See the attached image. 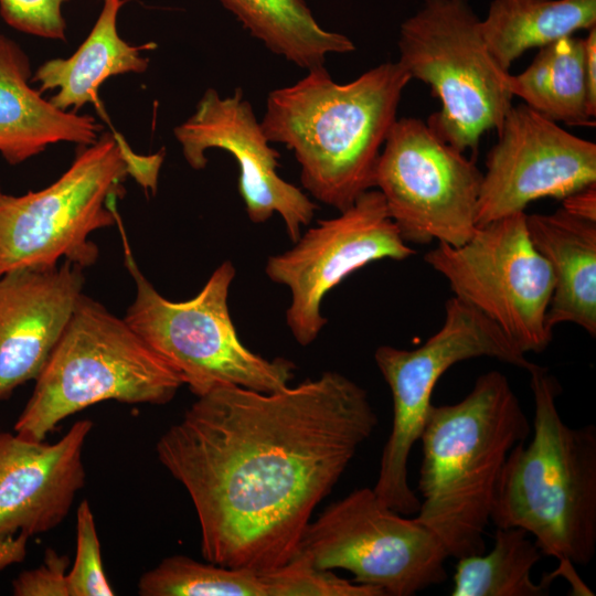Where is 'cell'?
<instances>
[{"instance_id": "cell-19", "label": "cell", "mask_w": 596, "mask_h": 596, "mask_svg": "<svg viewBox=\"0 0 596 596\" xmlns=\"http://www.w3.org/2000/svg\"><path fill=\"white\" fill-rule=\"evenodd\" d=\"M526 226L554 277L547 328L553 331L562 322H572L595 337L596 222L561 207L552 214H526Z\"/></svg>"}, {"instance_id": "cell-7", "label": "cell", "mask_w": 596, "mask_h": 596, "mask_svg": "<svg viewBox=\"0 0 596 596\" xmlns=\"http://www.w3.org/2000/svg\"><path fill=\"white\" fill-rule=\"evenodd\" d=\"M126 140L103 131L78 146L71 166L39 191L11 195L0 187V276L21 269H47L61 259L82 268L94 265L99 249L92 233L117 223L116 202L129 175Z\"/></svg>"}, {"instance_id": "cell-28", "label": "cell", "mask_w": 596, "mask_h": 596, "mask_svg": "<svg viewBox=\"0 0 596 596\" xmlns=\"http://www.w3.org/2000/svg\"><path fill=\"white\" fill-rule=\"evenodd\" d=\"M124 158L128 167V173L132 177L145 191L156 193L160 168L164 160V150L157 153L142 156L132 151L129 145H124Z\"/></svg>"}, {"instance_id": "cell-23", "label": "cell", "mask_w": 596, "mask_h": 596, "mask_svg": "<svg viewBox=\"0 0 596 596\" xmlns=\"http://www.w3.org/2000/svg\"><path fill=\"white\" fill-rule=\"evenodd\" d=\"M513 96L545 118L571 126H594L589 104L584 38H562L540 47L531 64L509 77Z\"/></svg>"}, {"instance_id": "cell-2", "label": "cell", "mask_w": 596, "mask_h": 596, "mask_svg": "<svg viewBox=\"0 0 596 596\" xmlns=\"http://www.w3.org/2000/svg\"><path fill=\"white\" fill-rule=\"evenodd\" d=\"M307 72L268 94L260 125L270 142L294 152L302 187L341 212L374 189L382 147L412 78L398 61L345 84L326 67Z\"/></svg>"}, {"instance_id": "cell-24", "label": "cell", "mask_w": 596, "mask_h": 596, "mask_svg": "<svg viewBox=\"0 0 596 596\" xmlns=\"http://www.w3.org/2000/svg\"><path fill=\"white\" fill-rule=\"evenodd\" d=\"M520 528H497L490 552L458 558L451 596H543L550 583L531 575L542 552Z\"/></svg>"}, {"instance_id": "cell-15", "label": "cell", "mask_w": 596, "mask_h": 596, "mask_svg": "<svg viewBox=\"0 0 596 596\" xmlns=\"http://www.w3.org/2000/svg\"><path fill=\"white\" fill-rule=\"evenodd\" d=\"M173 135L194 170L206 167L205 153L211 149L227 151L235 158L238 193L253 223H264L277 213L292 243L300 237L301 227L310 224L317 205L278 174L280 155L270 146L241 88L227 97L207 88L194 113L173 128Z\"/></svg>"}, {"instance_id": "cell-5", "label": "cell", "mask_w": 596, "mask_h": 596, "mask_svg": "<svg viewBox=\"0 0 596 596\" xmlns=\"http://www.w3.org/2000/svg\"><path fill=\"white\" fill-rule=\"evenodd\" d=\"M34 381L13 430L36 441L96 403L163 405L182 385L124 318L84 294Z\"/></svg>"}, {"instance_id": "cell-9", "label": "cell", "mask_w": 596, "mask_h": 596, "mask_svg": "<svg viewBox=\"0 0 596 596\" xmlns=\"http://www.w3.org/2000/svg\"><path fill=\"white\" fill-rule=\"evenodd\" d=\"M445 311L440 329L421 347L405 350L381 345L374 353L392 393L393 421L373 491L382 504L403 515L419 509L421 500L408 483L407 464L441 375L454 364L479 356L526 371L534 365L490 319L470 305L454 296L447 300Z\"/></svg>"}, {"instance_id": "cell-12", "label": "cell", "mask_w": 596, "mask_h": 596, "mask_svg": "<svg viewBox=\"0 0 596 596\" xmlns=\"http://www.w3.org/2000/svg\"><path fill=\"white\" fill-rule=\"evenodd\" d=\"M482 173L419 118L393 124L382 147L374 188L407 244L460 246L477 228Z\"/></svg>"}, {"instance_id": "cell-6", "label": "cell", "mask_w": 596, "mask_h": 596, "mask_svg": "<svg viewBox=\"0 0 596 596\" xmlns=\"http://www.w3.org/2000/svg\"><path fill=\"white\" fill-rule=\"evenodd\" d=\"M117 224L125 266L136 289L124 319L182 384L196 397L224 384L259 392H274L289 385L296 369L291 361L263 358L238 338L228 308L230 288L236 274L230 260L211 274L194 297L172 301L140 270L119 214Z\"/></svg>"}, {"instance_id": "cell-21", "label": "cell", "mask_w": 596, "mask_h": 596, "mask_svg": "<svg viewBox=\"0 0 596 596\" xmlns=\"http://www.w3.org/2000/svg\"><path fill=\"white\" fill-rule=\"evenodd\" d=\"M596 25V0H493L480 20L483 40L505 71L525 51Z\"/></svg>"}, {"instance_id": "cell-20", "label": "cell", "mask_w": 596, "mask_h": 596, "mask_svg": "<svg viewBox=\"0 0 596 596\" xmlns=\"http://www.w3.org/2000/svg\"><path fill=\"white\" fill-rule=\"evenodd\" d=\"M103 6L91 32L68 57L51 58L32 74L39 92L57 89L49 99L61 110L77 113L86 104H96L98 89L111 76L141 74L149 66L142 55L157 44L131 45L118 33L117 19L127 0H102Z\"/></svg>"}, {"instance_id": "cell-27", "label": "cell", "mask_w": 596, "mask_h": 596, "mask_svg": "<svg viewBox=\"0 0 596 596\" xmlns=\"http://www.w3.org/2000/svg\"><path fill=\"white\" fill-rule=\"evenodd\" d=\"M70 558L47 547L43 564L23 571L12 582L15 596H68L67 572Z\"/></svg>"}, {"instance_id": "cell-26", "label": "cell", "mask_w": 596, "mask_h": 596, "mask_svg": "<svg viewBox=\"0 0 596 596\" xmlns=\"http://www.w3.org/2000/svg\"><path fill=\"white\" fill-rule=\"evenodd\" d=\"M68 0H0L3 20L20 32L65 41L63 4Z\"/></svg>"}, {"instance_id": "cell-11", "label": "cell", "mask_w": 596, "mask_h": 596, "mask_svg": "<svg viewBox=\"0 0 596 596\" xmlns=\"http://www.w3.org/2000/svg\"><path fill=\"white\" fill-rule=\"evenodd\" d=\"M295 557L353 574L383 596H412L447 579L448 554L415 518L385 507L373 488L352 491L306 526Z\"/></svg>"}, {"instance_id": "cell-8", "label": "cell", "mask_w": 596, "mask_h": 596, "mask_svg": "<svg viewBox=\"0 0 596 596\" xmlns=\"http://www.w3.org/2000/svg\"><path fill=\"white\" fill-rule=\"evenodd\" d=\"M397 45L411 78L440 100L427 124L444 141L464 152L499 131L512 106L510 73L490 53L468 0H424L401 24Z\"/></svg>"}, {"instance_id": "cell-22", "label": "cell", "mask_w": 596, "mask_h": 596, "mask_svg": "<svg viewBox=\"0 0 596 596\" xmlns=\"http://www.w3.org/2000/svg\"><path fill=\"white\" fill-rule=\"evenodd\" d=\"M217 1L267 50L306 71L355 50L348 36L321 28L305 0Z\"/></svg>"}, {"instance_id": "cell-29", "label": "cell", "mask_w": 596, "mask_h": 596, "mask_svg": "<svg viewBox=\"0 0 596 596\" xmlns=\"http://www.w3.org/2000/svg\"><path fill=\"white\" fill-rule=\"evenodd\" d=\"M562 207L573 215L596 222V183L564 198Z\"/></svg>"}, {"instance_id": "cell-14", "label": "cell", "mask_w": 596, "mask_h": 596, "mask_svg": "<svg viewBox=\"0 0 596 596\" xmlns=\"http://www.w3.org/2000/svg\"><path fill=\"white\" fill-rule=\"evenodd\" d=\"M487 157L477 226L524 212L542 198L561 199L596 183V145L525 104L511 106Z\"/></svg>"}, {"instance_id": "cell-10", "label": "cell", "mask_w": 596, "mask_h": 596, "mask_svg": "<svg viewBox=\"0 0 596 596\" xmlns=\"http://www.w3.org/2000/svg\"><path fill=\"white\" fill-rule=\"evenodd\" d=\"M424 260L456 298L490 319L522 353L549 347L554 277L530 238L525 212L477 226L460 246L438 243Z\"/></svg>"}, {"instance_id": "cell-25", "label": "cell", "mask_w": 596, "mask_h": 596, "mask_svg": "<svg viewBox=\"0 0 596 596\" xmlns=\"http://www.w3.org/2000/svg\"><path fill=\"white\" fill-rule=\"evenodd\" d=\"M68 596H113L104 571L94 514L87 500L76 510V552L67 572Z\"/></svg>"}, {"instance_id": "cell-30", "label": "cell", "mask_w": 596, "mask_h": 596, "mask_svg": "<svg viewBox=\"0 0 596 596\" xmlns=\"http://www.w3.org/2000/svg\"><path fill=\"white\" fill-rule=\"evenodd\" d=\"M29 538L24 533H18L0 539V570L24 560Z\"/></svg>"}, {"instance_id": "cell-1", "label": "cell", "mask_w": 596, "mask_h": 596, "mask_svg": "<svg viewBox=\"0 0 596 596\" xmlns=\"http://www.w3.org/2000/svg\"><path fill=\"white\" fill-rule=\"evenodd\" d=\"M376 426L366 391L326 371L274 392L220 385L156 453L192 500L203 558L272 571L295 557L313 510Z\"/></svg>"}, {"instance_id": "cell-31", "label": "cell", "mask_w": 596, "mask_h": 596, "mask_svg": "<svg viewBox=\"0 0 596 596\" xmlns=\"http://www.w3.org/2000/svg\"><path fill=\"white\" fill-rule=\"evenodd\" d=\"M585 71L590 107L596 111V26L584 38Z\"/></svg>"}, {"instance_id": "cell-13", "label": "cell", "mask_w": 596, "mask_h": 596, "mask_svg": "<svg viewBox=\"0 0 596 596\" xmlns=\"http://www.w3.org/2000/svg\"><path fill=\"white\" fill-rule=\"evenodd\" d=\"M416 254L392 221L383 195L371 189L336 217L319 220L294 246L268 257L267 277L290 291L287 326L300 345L311 344L327 323L326 295L355 270L381 259Z\"/></svg>"}, {"instance_id": "cell-16", "label": "cell", "mask_w": 596, "mask_h": 596, "mask_svg": "<svg viewBox=\"0 0 596 596\" xmlns=\"http://www.w3.org/2000/svg\"><path fill=\"white\" fill-rule=\"evenodd\" d=\"M94 424L77 421L53 444L0 432V539L49 532L85 486L83 447Z\"/></svg>"}, {"instance_id": "cell-3", "label": "cell", "mask_w": 596, "mask_h": 596, "mask_svg": "<svg viewBox=\"0 0 596 596\" xmlns=\"http://www.w3.org/2000/svg\"><path fill=\"white\" fill-rule=\"evenodd\" d=\"M531 425L505 375H480L459 402L432 405L419 440L422 496L415 519L430 530L448 556L486 551L497 487L515 445Z\"/></svg>"}, {"instance_id": "cell-17", "label": "cell", "mask_w": 596, "mask_h": 596, "mask_svg": "<svg viewBox=\"0 0 596 596\" xmlns=\"http://www.w3.org/2000/svg\"><path fill=\"white\" fill-rule=\"evenodd\" d=\"M83 269L64 260L0 276V402L42 371L84 294Z\"/></svg>"}, {"instance_id": "cell-4", "label": "cell", "mask_w": 596, "mask_h": 596, "mask_svg": "<svg viewBox=\"0 0 596 596\" xmlns=\"http://www.w3.org/2000/svg\"><path fill=\"white\" fill-rule=\"evenodd\" d=\"M532 438L508 456L493 501L497 528H520L543 555L587 565L596 550V428L561 417V385L545 368L529 371Z\"/></svg>"}, {"instance_id": "cell-18", "label": "cell", "mask_w": 596, "mask_h": 596, "mask_svg": "<svg viewBox=\"0 0 596 596\" xmlns=\"http://www.w3.org/2000/svg\"><path fill=\"white\" fill-rule=\"evenodd\" d=\"M31 63L22 47L0 34V153L11 166L57 142L94 143L103 125L91 115L61 110L31 83Z\"/></svg>"}]
</instances>
